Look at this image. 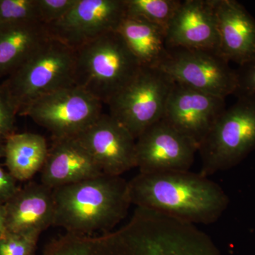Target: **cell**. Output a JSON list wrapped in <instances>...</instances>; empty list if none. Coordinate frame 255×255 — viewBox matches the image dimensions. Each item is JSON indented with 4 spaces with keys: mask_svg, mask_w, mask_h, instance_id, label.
I'll list each match as a JSON object with an SVG mask.
<instances>
[{
    "mask_svg": "<svg viewBox=\"0 0 255 255\" xmlns=\"http://www.w3.org/2000/svg\"><path fill=\"white\" fill-rule=\"evenodd\" d=\"M5 164L16 180L26 181L41 172L48 147L46 139L32 132L12 133L5 139Z\"/></svg>",
    "mask_w": 255,
    "mask_h": 255,
    "instance_id": "d6986e66",
    "label": "cell"
},
{
    "mask_svg": "<svg viewBox=\"0 0 255 255\" xmlns=\"http://www.w3.org/2000/svg\"><path fill=\"white\" fill-rule=\"evenodd\" d=\"M43 255H97L85 240L68 236L47 245Z\"/></svg>",
    "mask_w": 255,
    "mask_h": 255,
    "instance_id": "7402d4cb",
    "label": "cell"
},
{
    "mask_svg": "<svg viewBox=\"0 0 255 255\" xmlns=\"http://www.w3.org/2000/svg\"><path fill=\"white\" fill-rule=\"evenodd\" d=\"M126 16L139 18L167 29L182 1L179 0H124Z\"/></svg>",
    "mask_w": 255,
    "mask_h": 255,
    "instance_id": "ffe728a7",
    "label": "cell"
},
{
    "mask_svg": "<svg viewBox=\"0 0 255 255\" xmlns=\"http://www.w3.org/2000/svg\"><path fill=\"white\" fill-rule=\"evenodd\" d=\"M41 173V183L51 189L105 174L75 137L53 138Z\"/></svg>",
    "mask_w": 255,
    "mask_h": 255,
    "instance_id": "2e32d148",
    "label": "cell"
},
{
    "mask_svg": "<svg viewBox=\"0 0 255 255\" xmlns=\"http://www.w3.org/2000/svg\"><path fill=\"white\" fill-rule=\"evenodd\" d=\"M27 21L40 22L38 0H0V23Z\"/></svg>",
    "mask_w": 255,
    "mask_h": 255,
    "instance_id": "44dd1931",
    "label": "cell"
},
{
    "mask_svg": "<svg viewBox=\"0 0 255 255\" xmlns=\"http://www.w3.org/2000/svg\"><path fill=\"white\" fill-rule=\"evenodd\" d=\"M199 146V173L209 177L232 168L255 150V96L237 97Z\"/></svg>",
    "mask_w": 255,
    "mask_h": 255,
    "instance_id": "5b68a950",
    "label": "cell"
},
{
    "mask_svg": "<svg viewBox=\"0 0 255 255\" xmlns=\"http://www.w3.org/2000/svg\"><path fill=\"white\" fill-rule=\"evenodd\" d=\"M167 48L215 50L219 40L214 0L182 1L166 29Z\"/></svg>",
    "mask_w": 255,
    "mask_h": 255,
    "instance_id": "4fadbf2b",
    "label": "cell"
},
{
    "mask_svg": "<svg viewBox=\"0 0 255 255\" xmlns=\"http://www.w3.org/2000/svg\"><path fill=\"white\" fill-rule=\"evenodd\" d=\"M128 191L136 207L194 225L216 222L229 204L219 184L190 170L139 172L128 181Z\"/></svg>",
    "mask_w": 255,
    "mask_h": 255,
    "instance_id": "6da1fadb",
    "label": "cell"
},
{
    "mask_svg": "<svg viewBox=\"0 0 255 255\" xmlns=\"http://www.w3.org/2000/svg\"><path fill=\"white\" fill-rule=\"evenodd\" d=\"M17 111L0 85V140L13 133Z\"/></svg>",
    "mask_w": 255,
    "mask_h": 255,
    "instance_id": "d4e9b609",
    "label": "cell"
},
{
    "mask_svg": "<svg viewBox=\"0 0 255 255\" xmlns=\"http://www.w3.org/2000/svg\"><path fill=\"white\" fill-rule=\"evenodd\" d=\"M75 137L105 174L122 176L136 168V139L110 114H102Z\"/></svg>",
    "mask_w": 255,
    "mask_h": 255,
    "instance_id": "8fae6325",
    "label": "cell"
},
{
    "mask_svg": "<svg viewBox=\"0 0 255 255\" xmlns=\"http://www.w3.org/2000/svg\"><path fill=\"white\" fill-rule=\"evenodd\" d=\"M157 68L176 83L220 98L226 100L236 92V70L215 50L168 48Z\"/></svg>",
    "mask_w": 255,
    "mask_h": 255,
    "instance_id": "ba28073f",
    "label": "cell"
},
{
    "mask_svg": "<svg viewBox=\"0 0 255 255\" xmlns=\"http://www.w3.org/2000/svg\"><path fill=\"white\" fill-rule=\"evenodd\" d=\"M78 0H38L40 22L46 26L60 21L76 4Z\"/></svg>",
    "mask_w": 255,
    "mask_h": 255,
    "instance_id": "cb8c5ba5",
    "label": "cell"
},
{
    "mask_svg": "<svg viewBox=\"0 0 255 255\" xmlns=\"http://www.w3.org/2000/svg\"><path fill=\"white\" fill-rule=\"evenodd\" d=\"M236 73L237 83L234 95L255 96V59L240 65Z\"/></svg>",
    "mask_w": 255,
    "mask_h": 255,
    "instance_id": "484cf974",
    "label": "cell"
},
{
    "mask_svg": "<svg viewBox=\"0 0 255 255\" xmlns=\"http://www.w3.org/2000/svg\"><path fill=\"white\" fill-rule=\"evenodd\" d=\"M38 238L6 233L0 238V255H35Z\"/></svg>",
    "mask_w": 255,
    "mask_h": 255,
    "instance_id": "603a6c76",
    "label": "cell"
},
{
    "mask_svg": "<svg viewBox=\"0 0 255 255\" xmlns=\"http://www.w3.org/2000/svg\"><path fill=\"white\" fill-rule=\"evenodd\" d=\"M6 233L39 238L53 225V189L33 182L18 189L4 206Z\"/></svg>",
    "mask_w": 255,
    "mask_h": 255,
    "instance_id": "9a60e30c",
    "label": "cell"
},
{
    "mask_svg": "<svg viewBox=\"0 0 255 255\" xmlns=\"http://www.w3.org/2000/svg\"><path fill=\"white\" fill-rule=\"evenodd\" d=\"M38 21L0 23V78L9 76L51 38Z\"/></svg>",
    "mask_w": 255,
    "mask_h": 255,
    "instance_id": "e0dca14e",
    "label": "cell"
},
{
    "mask_svg": "<svg viewBox=\"0 0 255 255\" xmlns=\"http://www.w3.org/2000/svg\"><path fill=\"white\" fill-rule=\"evenodd\" d=\"M6 233V220L4 206L0 205V238Z\"/></svg>",
    "mask_w": 255,
    "mask_h": 255,
    "instance_id": "83f0119b",
    "label": "cell"
},
{
    "mask_svg": "<svg viewBox=\"0 0 255 255\" xmlns=\"http://www.w3.org/2000/svg\"><path fill=\"white\" fill-rule=\"evenodd\" d=\"M219 53L242 65L255 59V18L236 0H214Z\"/></svg>",
    "mask_w": 255,
    "mask_h": 255,
    "instance_id": "5bb4252c",
    "label": "cell"
},
{
    "mask_svg": "<svg viewBox=\"0 0 255 255\" xmlns=\"http://www.w3.org/2000/svg\"><path fill=\"white\" fill-rule=\"evenodd\" d=\"M142 67L157 68L167 56L165 28L139 18H124L117 29Z\"/></svg>",
    "mask_w": 255,
    "mask_h": 255,
    "instance_id": "ac0fdd59",
    "label": "cell"
},
{
    "mask_svg": "<svg viewBox=\"0 0 255 255\" xmlns=\"http://www.w3.org/2000/svg\"><path fill=\"white\" fill-rule=\"evenodd\" d=\"M226 109L225 99L174 82L162 119L194 142L199 150Z\"/></svg>",
    "mask_w": 255,
    "mask_h": 255,
    "instance_id": "7c38bea8",
    "label": "cell"
},
{
    "mask_svg": "<svg viewBox=\"0 0 255 255\" xmlns=\"http://www.w3.org/2000/svg\"><path fill=\"white\" fill-rule=\"evenodd\" d=\"M141 67L119 32L110 31L75 50L74 82L108 105Z\"/></svg>",
    "mask_w": 255,
    "mask_h": 255,
    "instance_id": "3957f363",
    "label": "cell"
},
{
    "mask_svg": "<svg viewBox=\"0 0 255 255\" xmlns=\"http://www.w3.org/2000/svg\"><path fill=\"white\" fill-rule=\"evenodd\" d=\"M4 145L2 143V141L0 140V158L4 157Z\"/></svg>",
    "mask_w": 255,
    "mask_h": 255,
    "instance_id": "f1b7e54d",
    "label": "cell"
},
{
    "mask_svg": "<svg viewBox=\"0 0 255 255\" xmlns=\"http://www.w3.org/2000/svg\"><path fill=\"white\" fill-rule=\"evenodd\" d=\"M125 17L124 0H78L63 18L47 27L53 38L75 50L117 31Z\"/></svg>",
    "mask_w": 255,
    "mask_h": 255,
    "instance_id": "9c48e42d",
    "label": "cell"
},
{
    "mask_svg": "<svg viewBox=\"0 0 255 255\" xmlns=\"http://www.w3.org/2000/svg\"><path fill=\"white\" fill-rule=\"evenodd\" d=\"M136 168L140 173L189 171L197 146L163 119L136 138Z\"/></svg>",
    "mask_w": 255,
    "mask_h": 255,
    "instance_id": "30bf717a",
    "label": "cell"
},
{
    "mask_svg": "<svg viewBox=\"0 0 255 255\" xmlns=\"http://www.w3.org/2000/svg\"><path fill=\"white\" fill-rule=\"evenodd\" d=\"M53 226L69 234L107 233L125 219L132 205L128 182L122 176L102 174L53 189Z\"/></svg>",
    "mask_w": 255,
    "mask_h": 255,
    "instance_id": "7a4b0ae2",
    "label": "cell"
},
{
    "mask_svg": "<svg viewBox=\"0 0 255 255\" xmlns=\"http://www.w3.org/2000/svg\"><path fill=\"white\" fill-rule=\"evenodd\" d=\"M75 50L51 37L0 85L20 115L42 96L75 85Z\"/></svg>",
    "mask_w": 255,
    "mask_h": 255,
    "instance_id": "277c9868",
    "label": "cell"
},
{
    "mask_svg": "<svg viewBox=\"0 0 255 255\" xmlns=\"http://www.w3.org/2000/svg\"><path fill=\"white\" fill-rule=\"evenodd\" d=\"M16 179L0 165V205L9 202L18 191Z\"/></svg>",
    "mask_w": 255,
    "mask_h": 255,
    "instance_id": "4316f807",
    "label": "cell"
},
{
    "mask_svg": "<svg viewBox=\"0 0 255 255\" xmlns=\"http://www.w3.org/2000/svg\"><path fill=\"white\" fill-rule=\"evenodd\" d=\"M174 80L158 68L141 67L135 78L108 104L110 115L137 137L163 118Z\"/></svg>",
    "mask_w": 255,
    "mask_h": 255,
    "instance_id": "8992f818",
    "label": "cell"
},
{
    "mask_svg": "<svg viewBox=\"0 0 255 255\" xmlns=\"http://www.w3.org/2000/svg\"><path fill=\"white\" fill-rule=\"evenodd\" d=\"M103 104L76 85L32 102L20 115L46 128L53 138L75 137L103 114Z\"/></svg>",
    "mask_w": 255,
    "mask_h": 255,
    "instance_id": "52a82bcc",
    "label": "cell"
}]
</instances>
